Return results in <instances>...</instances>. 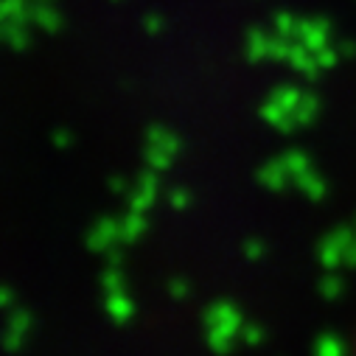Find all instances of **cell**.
Wrapping results in <instances>:
<instances>
[{"instance_id": "cell-5", "label": "cell", "mask_w": 356, "mask_h": 356, "mask_svg": "<svg viewBox=\"0 0 356 356\" xmlns=\"http://www.w3.org/2000/svg\"><path fill=\"white\" fill-rule=\"evenodd\" d=\"M29 0H0V23H26Z\"/></svg>"}, {"instance_id": "cell-8", "label": "cell", "mask_w": 356, "mask_h": 356, "mask_svg": "<svg viewBox=\"0 0 356 356\" xmlns=\"http://www.w3.org/2000/svg\"><path fill=\"white\" fill-rule=\"evenodd\" d=\"M143 26H146V31H149V34H160V29H163V20H160L157 15H146Z\"/></svg>"}, {"instance_id": "cell-2", "label": "cell", "mask_w": 356, "mask_h": 356, "mask_svg": "<svg viewBox=\"0 0 356 356\" xmlns=\"http://www.w3.org/2000/svg\"><path fill=\"white\" fill-rule=\"evenodd\" d=\"M154 197H157V177H154V171L149 168V171H143L140 174V180H138V186H135V194H132V211H149L152 208V202H154Z\"/></svg>"}, {"instance_id": "cell-7", "label": "cell", "mask_w": 356, "mask_h": 356, "mask_svg": "<svg viewBox=\"0 0 356 356\" xmlns=\"http://www.w3.org/2000/svg\"><path fill=\"white\" fill-rule=\"evenodd\" d=\"M146 230V216L140 213V211H132L129 216H127V222L121 225V233H124V238L127 241H135V238H140V233Z\"/></svg>"}, {"instance_id": "cell-10", "label": "cell", "mask_w": 356, "mask_h": 356, "mask_svg": "<svg viewBox=\"0 0 356 356\" xmlns=\"http://www.w3.org/2000/svg\"><path fill=\"white\" fill-rule=\"evenodd\" d=\"M9 303H12V289L3 286V289H0V306H9Z\"/></svg>"}, {"instance_id": "cell-9", "label": "cell", "mask_w": 356, "mask_h": 356, "mask_svg": "<svg viewBox=\"0 0 356 356\" xmlns=\"http://www.w3.org/2000/svg\"><path fill=\"white\" fill-rule=\"evenodd\" d=\"M54 140H56V146H59V149H67V146L73 143V135H67V132H56V135H54Z\"/></svg>"}, {"instance_id": "cell-12", "label": "cell", "mask_w": 356, "mask_h": 356, "mask_svg": "<svg viewBox=\"0 0 356 356\" xmlns=\"http://www.w3.org/2000/svg\"><path fill=\"white\" fill-rule=\"evenodd\" d=\"M31 3H45V0H31Z\"/></svg>"}, {"instance_id": "cell-6", "label": "cell", "mask_w": 356, "mask_h": 356, "mask_svg": "<svg viewBox=\"0 0 356 356\" xmlns=\"http://www.w3.org/2000/svg\"><path fill=\"white\" fill-rule=\"evenodd\" d=\"M3 26H6L3 29V42H9L15 51H26L29 42H31L26 23H3Z\"/></svg>"}, {"instance_id": "cell-4", "label": "cell", "mask_w": 356, "mask_h": 356, "mask_svg": "<svg viewBox=\"0 0 356 356\" xmlns=\"http://www.w3.org/2000/svg\"><path fill=\"white\" fill-rule=\"evenodd\" d=\"M118 233H121V225H118V222L102 219V222L96 225V230H90V247H93V250H107V247L118 238Z\"/></svg>"}, {"instance_id": "cell-11", "label": "cell", "mask_w": 356, "mask_h": 356, "mask_svg": "<svg viewBox=\"0 0 356 356\" xmlns=\"http://www.w3.org/2000/svg\"><path fill=\"white\" fill-rule=\"evenodd\" d=\"M110 188H113V194H124V180H110Z\"/></svg>"}, {"instance_id": "cell-1", "label": "cell", "mask_w": 356, "mask_h": 356, "mask_svg": "<svg viewBox=\"0 0 356 356\" xmlns=\"http://www.w3.org/2000/svg\"><path fill=\"white\" fill-rule=\"evenodd\" d=\"M174 154H177V138L163 127H152L146 135V163L152 165V171L165 168Z\"/></svg>"}, {"instance_id": "cell-3", "label": "cell", "mask_w": 356, "mask_h": 356, "mask_svg": "<svg viewBox=\"0 0 356 356\" xmlns=\"http://www.w3.org/2000/svg\"><path fill=\"white\" fill-rule=\"evenodd\" d=\"M29 20L37 23L40 29H45L48 34H54V31L62 29V17H59V12H56V9H48L45 3H31V9H29Z\"/></svg>"}]
</instances>
